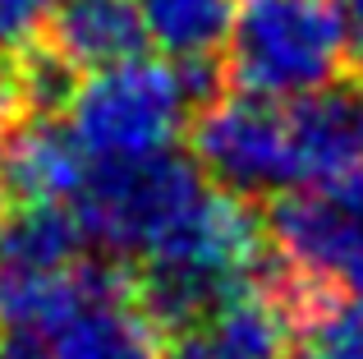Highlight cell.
I'll return each instance as SVG.
<instances>
[{
    "label": "cell",
    "mask_w": 363,
    "mask_h": 359,
    "mask_svg": "<svg viewBox=\"0 0 363 359\" xmlns=\"http://www.w3.org/2000/svg\"><path fill=\"white\" fill-rule=\"evenodd\" d=\"M350 37L336 0H235L221 83L294 101L350 79Z\"/></svg>",
    "instance_id": "6da1fadb"
},
{
    "label": "cell",
    "mask_w": 363,
    "mask_h": 359,
    "mask_svg": "<svg viewBox=\"0 0 363 359\" xmlns=\"http://www.w3.org/2000/svg\"><path fill=\"white\" fill-rule=\"evenodd\" d=\"M212 180L194 157L175 148L133 162H92L74 212H79L88 244L120 267H143L175 244V235L194 221Z\"/></svg>",
    "instance_id": "7a4b0ae2"
},
{
    "label": "cell",
    "mask_w": 363,
    "mask_h": 359,
    "mask_svg": "<svg viewBox=\"0 0 363 359\" xmlns=\"http://www.w3.org/2000/svg\"><path fill=\"white\" fill-rule=\"evenodd\" d=\"M257 286L272 290L299 332L327 304L363 295V203L303 189L276 194Z\"/></svg>",
    "instance_id": "3957f363"
},
{
    "label": "cell",
    "mask_w": 363,
    "mask_h": 359,
    "mask_svg": "<svg viewBox=\"0 0 363 359\" xmlns=\"http://www.w3.org/2000/svg\"><path fill=\"white\" fill-rule=\"evenodd\" d=\"M207 88V74L175 60H120L83 74L65 101V125L92 162H133L175 148L189 106Z\"/></svg>",
    "instance_id": "277c9868"
},
{
    "label": "cell",
    "mask_w": 363,
    "mask_h": 359,
    "mask_svg": "<svg viewBox=\"0 0 363 359\" xmlns=\"http://www.w3.org/2000/svg\"><path fill=\"white\" fill-rule=\"evenodd\" d=\"M194 162L212 184L244 198H276L303 189L299 106L253 92H216L194 120Z\"/></svg>",
    "instance_id": "5b68a950"
},
{
    "label": "cell",
    "mask_w": 363,
    "mask_h": 359,
    "mask_svg": "<svg viewBox=\"0 0 363 359\" xmlns=\"http://www.w3.org/2000/svg\"><path fill=\"white\" fill-rule=\"evenodd\" d=\"M166 346L170 336L133 295V272L51 323L0 332V359H161Z\"/></svg>",
    "instance_id": "8992f818"
},
{
    "label": "cell",
    "mask_w": 363,
    "mask_h": 359,
    "mask_svg": "<svg viewBox=\"0 0 363 359\" xmlns=\"http://www.w3.org/2000/svg\"><path fill=\"white\" fill-rule=\"evenodd\" d=\"M294 336V318L276 304L272 290L253 281L207 309L189 332L170 336L166 350L175 359H290Z\"/></svg>",
    "instance_id": "52a82bcc"
},
{
    "label": "cell",
    "mask_w": 363,
    "mask_h": 359,
    "mask_svg": "<svg viewBox=\"0 0 363 359\" xmlns=\"http://www.w3.org/2000/svg\"><path fill=\"white\" fill-rule=\"evenodd\" d=\"M0 171H5L9 203H65L74 207L92 157L79 148L69 125L55 116H23L5 129L0 143Z\"/></svg>",
    "instance_id": "ba28073f"
},
{
    "label": "cell",
    "mask_w": 363,
    "mask_h": 359,
    "mask_svg": "<svg viewBox=\"0 0 363 359\" xmlns=\"http://www.w3.org/2000/svg\"><path fill=\"white\" fill-rule=\"evenodd\" d=\"M42 37L74 74H97L120 60H133L147 42L133 0H60L46 9Z\"/></svg>",
    "instance_id": "9c48e42d"
},
{
    "label": "cell",
    "mask_w": 363,
    "mask_h": 359,
    "mask_svg": "<svg viewBox=\"0 0 363 359\" xmlns=\"http://www.w3.org/2000/svg\"><path fill=\"white\" fill-rule=\"evenodd\" d=\"M133 9L147 42L166 60L194 74H212L221 65L235 0H133Z\"/></svg>",
    "instance_id": "30bf717a"
},
{
    "label": "cell",
    "mask_w": 363,
    "mask_h": 359,
    "mask_svg": "<svg viewBox=\"0 0 363 359\" xmlns=\"http://www.w3.org/2000/svg\"><path fill=\"white\" fill-rule=\"evenodd\" d=\"M303 336L313 341V359H363V295L327 304Z\"/></svg>",
    "instance_id": "8fae6325"
},
{
    "label": "cell",
    "mask_w": 363,
    "mask_h": 359,
    "mask_svg": "<svg viewBox=\"0 0 363 359\" xmlns=\"http://www.w3.org/2000/svg\"><path fill=\"white\" fill-rule=\"evenodd\" d=\"M46 23V0H0V60L37 42Z\"/></svg>",
    "instance_id": "7c38bea8"
},
{
    "label": "cell",
    "mask_w": 363,
    "mask_h": 359,
    "mask_svg": "<svg viewBox=\"0 0 363 359\" xmlns=\"http://www.w3.org/2000/svg\"><path fill=\"white\" fill-rule=\"evenodd\" d=\"M340 18H345V37H350V65H354V79L363 83V0H336Z\"/></svg>",
    "instance_id": "4fadbf2b"
},
{
    "label": "cell",
    "mask_w": 363,
    "mask_h": 359,
    "mask_svg": "<svg viewBox=\"0 0 363 359\" xmlns=\"http://www.w3.org/2000/svg\"><path fill=\"white\" fill-rule=\"evenodd\" d=\"M18 120V97H14V79H9V65L0 60V138H5V129Z\"/></svg>",
    "instance_id": "5bb4252c"
},
{
    "label": "cell",
    "mask_w": 363,
    "mask_h": 359,
    "mask_svg": "<svg viewBox=\"0 0 363 359\" xmlns=\"http://www.w3.org/2000/svg\"><path fill=\"white\" fill-rule=\"evenodd\" d=\"M9 203V194H5V171H0V207Z\"/></svg>",
    "instance_id": "9a60e30c"
},
{
    "label": "cell",
    "mask_w": 363,
    "mask_h": 359,
    "mask_svg": "<svg viewBox=\"0 0 363 359\" xmlns=\"http://www.w3.org/2000/svg\"><path fill=\"white\" fill-rule=\"evenodd\" d=\"M359 134H363V97H359Z\"/></svg>",
    "instance_id": "2e32d148"
},
{
    "label": "cell",
    "mask_w": 363,
    "mask_h": 359,
    "mask_svg": "<svg viewBox=\"0 0 363 359\" xmlns=\"http://www.w3.org/2000/svg\"><path fill=\"white\" fill-rule=\"evenodd\" d=\"M161 359H175V355H170V350H166V355H161Z\"/></svg>",
    "instance_id": "e0dca14e"
},
{
    "label": "cell",
    "mask_w": 363,
    "mask_h": 359,
    "mask_svg": "<svg viewBox=\"0 0 363 359\" xmlns=\"http://www.w3.org/2000/svg\"><path fill=\"white\" fill-rule=\"evenodd\" d=\"M299 359H313V355H299Z\"/></svg>",
    "instance_id": "ac0fdd59"
}]
</instances>
